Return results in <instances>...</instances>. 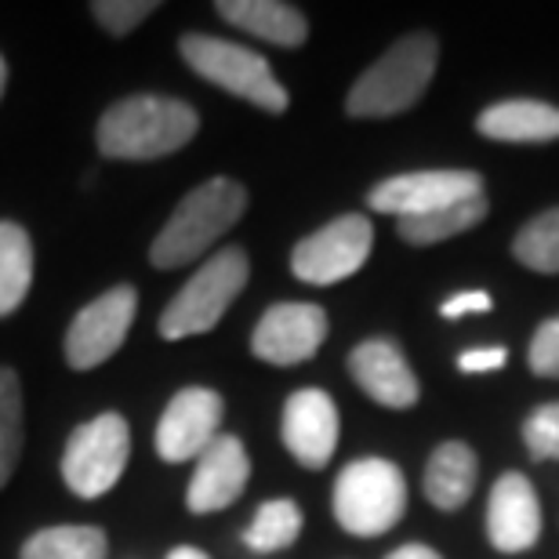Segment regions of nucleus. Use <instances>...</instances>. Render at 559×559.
Returning <instances> with one entry per match:
<instances>
[{"label": "nucleus", "mask_w": 559, "mask_h": 559, "mask_svg": "<svg viewBox=\"0 0 559 559\" xmlns=\"http://www.w3.org/2000/svg\"><path fill=\"white\" fill-rule=\"evenodd\" d=\"M200 131V114L186 98L128 95L98 120L95 142L109 160H160L178 153Z\"/></svg>", "instance_id": "nucleus-1"}, {"label": "nucleus", "mask_w": 559, "mask_h": 559, "mask_svg": "<svg viewBox=\"0 0 559 559\" xmlns=\"http://www.w3.org/2000/svg\"><path fill=\"white\" fill-rule=\"evenodd\" d=\"M436 62H440V40L425 29L407 33L356 76V84L345 95V114L356 120H385L407 114L429 92Z\"/></svg>", "instance_id": "nucleus-2"}, {"label": "nucleus", "mask_w": 559, "mask_h": 559, "mask_svg": "<svg viewBox=\"0 0 559 559\" xmlns=\"http://www.w3.org/2000/svg\"><path fill=\"white\" fill-rule=\"evenodd\" d=\"M243 211H248V189L237 178H207L189 189L182 204L164 222V229L156 233L150 262L156 270H178V265L204 259L207 248H215L243 218Z\"/></svg>", "instance_id": "nucleus-3"}, {"label": "nucleus", "mask_w": 559, "mask_h": 559, "mask_svg": "<svg viewBox=\"0 0 559 559\" xmlns=\"http://www.w3.org/2000/svg\"><path fill=\"white\" fill-rule=\"evenodd\" d=\"M248 276L251 259L243 248H222L204 259V265L186 280V287L164 306L160 323H156L160 338L182 342L215 331L233 301L240 298V290L248 287Z\"/></svg>", "instance_id": "nucleus-4"}, {"label": "nucleus", "mask_w": 559, "mask_h": 559, "mask_svg": "<svg viewBox=\"0 0 559 559\" xmlns=\"http://www.w3.org/2000/svg\"><path fill=\"white\" fill-rule=\"evenodd\" d=\"M334 520L353 538H382L407 512V479L389 457H356L334 479Z\"/></svg>", "instance_id": "nucleus-5"}, {"label": "nucleus", "mask_w": 559, "mask_h": 559, "mask_svg": "<svg viewBox=\"0 0 559 559\" xmlns=\"http://www.w3.org/2000/svg\"><path fill=\"white\" fill-rule=\"evenodd\" d=\"M178 55L197 76H204L207 84L222 87V92L243 98V103L265 109V114H287L290 95L287 87L276 81L273 66L265 55L243 48V44L207 37V33H186L178 40Z\"/></svg>", "instance_id": "nucleus-6"}, {"label": "nucleus", "mask_w": 559, "mask_h": 559, "mask_svg": "<svg viewBox=\"0 0 559 559\" xmlns=\"http://www.w3.org/2000/svg\"><path fill=\"white\" fill-rule=\"evenodd\" d=\"M131 457L128 418L106 411L92 421L76 425L62 451V479L76 498H103L117 487Z\"/></svg>", "instance_id": "nucleus-7"}, {"label": "nucleus", "mask_w": 559, "mask_h": 559, "mask_svg": "<svg viewBox=\"0 0 559 559\" xmlns=\"http://www.w3.org/2000/svg\"><path fill=\"white\" fill-rule=\"evenodd\" d=\"M374 226L367 215H338L290 248V273L301 284L331 287L356 276L371 259Z\"/></svg>", "instance_id": "nucleus-8"}, {"label": "nucleus", "mask_w": 559, "mask_h": 559, "mask_svg": "<svg viewBox=\"0 0 559 559\" xmlns=\"http://www.w3.org/2000/svg\"><path fill=\"white\" fill-rule=\"evenodd\" d=\"M473 197H484V175L465 167H436V171H407L378 182L367 193V207L393 218H418Z\"/></svg>", "instance_id": "nucleus-9"}, {"label": "nucleus", "mask_w": 559, "mask_h": 559, "mask_svg": "<svg viewBox=\"0 0 559 559\" xmlns=\"http://www.w3.org/2000/svg\"><path fill=\"white\" fill-rule=\"evenodd\" d=\"M139 312V290L131 284L109 287L106 295L76 312L70 331H66V364L73 371H95L128 342V331Z\"/></svg>", "instance_id": "nucleus-10"}, {"label": "nucleus", "mask_w": 559, "mask_h": 559, "mask_svg": "<svg viewBox=\"0 0 559 559\" xmlns=\"http://www.w3.org/2000/svg\"><path fill=\"white\" fill-rule=\"evenodd\" d=\"M226 418V400L207 385H186L171 396L156 421V454L160 462H197L211 443L218 440V425Z\"/></svg>", "instance_id": "nucleus-11"}, {"label": "nucleus", "mask_w": 559, "mask_h": 559, "mask_svg": "<svg viewBox=\"0 0 559 559\" xmlns=\"http://www.w3.org/2000/svg\"><path fill=\"white\" fill-rule=\"evenodd\" d=\"M328 312L317 301H276L262 312L251 334V353L262 364L273 367H298L320 353L328 342Z\"/></svg>", "instance_id": "nucleus-12"}, {"label": "nucleus", "mask_w": 559, "mask_h": 559, "mask_svg": "<svg viewBox=\"0 0 559 559\" xmlns=\"http://www.w3.org/2000/svg\"><path fill=\"white\" fill-rule=\"evenodd\" d=\"M280 436H284L287 454L301 468H323L334 457V451H338V436H342L338 404L323 389H298L284 404Z\"/></svg>", "instance_id": "nucleus-13"}, {"label": "nucleus", "mask_w": 559, "mask_h": 559, "mask_svg": "<svg viewBox=\"0 0 559 559\" xmlns=\"http://www.w3.org/2000/svg\"><path fill=\"white\" fill-rule=\"evenodd\" d=\"M542 538V501L523 473H506L495 479L487 495V542L490 549L520 556Z\"/></svg>", "instance_id": "nucleus-14"}, {"label": "nucleus", "mask_w": 559, "mask_h": 559, "mask_svg": "<svg viewBox=\"0 0 559 559\" xmlns=\"http://www.w3.org/2000/svg\"><path fill=\"white\" fill-rule=\"evenodd\" d=\"M251 479V457L240 436L218 432V440L197 457L193 479L186 487V509L193 516H211V512L229 509L243 495Z\"/></svg>", "instance_id": "nucleus-15"}, {"label": "nucleus", "mask_w": 559, "mask_h": 559, "mask_svg": "<svg viewBox=\"0 0 559 559\" xmlns=\"http://www.w3.org/2000/svg\"><path fill=\"white\" fill-rule=\"evenodd\" d=\"M349 378L389 411H411L421 400L415 367L393 338H367L356 345L349 353Z\"/></svg>", "instance_id": "nucleus-16"}, {"label": "nucleus", "mask_w": 559, "mask_h": 559, "mask_svg": "<svg viewBox=\"0 0 559 559\" xmlns=\"http://www.w3.org/2000/svg\"><path fill=\"white\" fill-rule=\"evenodd\" d=\"M476 131L490 142L509 145L559 142V106L542 98H501L476 117Z\"/></svg>", "instance_id": "nucleus-17"}, {"label": "nucleus", "mask_w": 559, "mask_h": 559, "mask_svg": "<svg viewBox=\"0 0 559 559\" xmlns=\"http://www.w3.org/2000/svg\"><path fill=\"white\" fill-rule=\"evenodd\" d=\"M479 476V457L468 443L462 440H447L429 454L421 476V490L429 498L432 509L440 512H457L473 498Z\"/></svg>", "instance_id": "nucleus-18"}, {"label": "nucleus", "mask_w": 559, "mask_h": 559, "mask_svg": "<svg viewBox=\"0 0 559 559\" xmlns=\"http://www.w3.org/2000/svg\"><path fill=\"white\" fill-rule=\"evenodd\" d=\"M215 11L229 26L259 37L276 48H301L309 37V22L295 4L284 0H218Z\"/></svg>", "instance_id": "nucleus-19"}, {"label": "nucleus", "mask_w": 559, "mask_h": 559, "mask_svg": "<svg viewBox=\"0 0 559 559\" xmlns=\"http://www.w3.org/2000/svg\"><path fill=\"white\" fill-rule=\"evenodd\" d=\"M490 211V200L484 197H473V200H462L454 207H443V211H432V215H418V218H396V237L411 243V248H432V243H443V240H454L462 233L484 226Z\"/></svg>", "instance_id": "nucleus-20"}, {"label": "nucleus", "mask_w": 559, "mask_h": 559, "mask_svg": "<svg viewBox=\"0 0 559 559\" xmlns=\"http://www.w3.org/2000/svg\"><path fill=\"white\" fill-rule=\"evenodd\" d=\"M33 287V240L19 222H0V317H11Z\"/></svg>", "instance_id": "nucleus-21"}, {"label": "nucleus", "mask_w": 559, "mask_h": 559, "mask_svg": "<svg viewBox=\"0 0 559 559\" xmlns=\"http://www.w3.org/2000/svg\"><path fill=\"white\" fill-rule=\"evenodd\" d=\"M109 542L103 527H84V523H62V527H44L22 545L19 559H106Z\"/></svg>", "instance_id": "nucleus-22"}, {"label": "nucleus", "mask_w": 559, "mask_h": 559, "mask_svg": "<svg viewBox=\"0 0 559 559\" xmlns=\"http://www.w3.org/2000/svg\"><path fill=\"white\" fill-rule=\"evenodd\" d=\"M301 506L290 498H273V501H262L259 512H254V520L248 523V531H243V545H248L251 552H284L290 545L298 542L301 534Z\"/></svg>", "instance_id": "nucleus-23"}, {"label": "nucleus", "mask_w": 559, "mask_h": 559, "mask_svg": "<svg viewBox=\"0 0 559 559\" xmlns=\"http://www.w3.org/2000/svg\"><path fill=\"white\" fill-rule=\"evenodd\" d=\"M26 443V415H22V382L11 367H0V490L15 476Z\"/></svg>", "instance_id": "nucleus-24"}, {"label": "nucleus", "mask_w": 559, "mask_h": 559, "mask_svg": "<svg viewBox=\"0 0 559 559\" xmlns=\"http://www.w3.org/2000/svg\"><path fill=\"white\" fill-rule=\"evenodd\" d=\"M512 254L531 273H559V207L542 211L527 226H520V233L512 237Z\"/></svg>", "instance_id": "nucleus-25"}, {"label": "nucleus", "mask_w": 559, "mask_h": 559, "mask_svg": "<svg viewBox=\"0 0 559 559\" xmlns=\"http://www.w3.org/2000/svg\"><path fill=\"white\" fill-rule=\"evenodd\" d=\"M523 443L534 462H559V400L534 407L523 421Z\"/></svg>", "instance_id": "nucleus-26"}, {"label": "nucleus", "mask_w": 559, "mask_h": 559, "mask_svg": "<svg viewBox=\"0 0 559 559\" xmlns=\"http://www.w3.org/2000/svg\"><path fill=\"white\" fill-rule=\"evenodd\" d=\"M156 8H160L156 0H95L92 15H95L98 26L109 29L114 37H124V33L142 26Z\"/></svg>", "instance_id": "nucleus-27"}, {"label": "nucleus", "mask_w": 559, "mask_h": 559, "mask_svg": "<svg viewBox=\"0 0 559 559\" xmlns=\"http://www.w3.org/2000/svg\"><path fill=\"white\" fill-rule=\"evenodd\" d=\"M531 374L538 378H559V317H549L538 323L527 349Z\"/></svg>", "instance_id": "nucleus-28"}, {"label": "nucleus", "mask_w": 559, "mask_h": 559, "mask_svg": "<svg viewBox=\"0 0 559 559\" xmlns=\"http://www.w3.org/2000/svg\"><path fill=\"white\" fill-rule=\"evenodd\" d=\"M509 364L506 345H484V349H465L457 356V371L462 374H495Z\"/></svg>", "instance_id": "nucleus-29"}, {"label": "nucleus", "mask_w": 559, "mask_h": 559, "mask_svg": "<svg viewBox=\"0 0 559 559\" xmlns=\"http://www.w3.org/2000/svg\"><path fill=\"white\" fill-rule=\"evenodd\" d=\"M490 309H495V298H490L487 290H457V295L440 301L443 320H462V317H473V312H490Z\"/></svg>", "instance_id": "nucleus-30"}, {"label": "nucleus", "mask_w": 559, "mask_h": 559, "mask_svg": "<svg viewBox=\"0 0 559 559\" xmlns=\"http://www.w3.org/2000/svg\"><path fill=\"white\" fill-rule=\"evenodd\" d=\"M385 559H443L436 549H429V545L421 542H411V545H400V549H393Z\"/></svg>", "instance_id": "nucleus-31"}, {"label": "nucleus", "mask_w": 559, "mask_h": 559, "mask_svg": "<svg viewBox=\"0 0 559 559\" xmlns=\"http://www.w3.org/2000/svg\"><path fill=\"white\" fill-rule=\"evenodd\" d=\"M167 559H211L204 549H193V545H178L175 552H167Z\"/></svg>", "instance_id": "nucleus-32"}, {"label": "nucleus", "mask_w": 559, "mask_h": 559, "mask_svg": "<svg viewBox=\"0 0 559 559\" xmlns=\"http://www.w3.org/2000/svg\"><path fill=\"white\" fill-rule=\"evenodd\" d=\"M4 87H8V62H4V55H0V98H4Z\"/></svg>", "instance_id": "nucleus-33"}]
</instances>
